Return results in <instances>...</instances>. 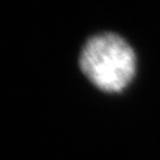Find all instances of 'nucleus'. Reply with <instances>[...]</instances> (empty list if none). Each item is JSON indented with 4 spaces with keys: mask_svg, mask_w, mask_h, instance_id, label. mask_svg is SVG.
Listing matches in <instances>:
<instances>
[{
    "mask_svg": "<svg viewBox=\"0 0 160 160\" xmlns=\"http://www.w3.org/2000/svg\"><path fill=\"white\" fill-rule=\"evenodd\" d=\"M79 69L97 90L120 93L136 74V54L122 37L101 33L91 37L81 49Z\"/></svg>",
    "mask_w": 160,
    "mask_h": 160,
    "instance_id": "obj_1",
    "label": "nucleus"
}]
</instances>
